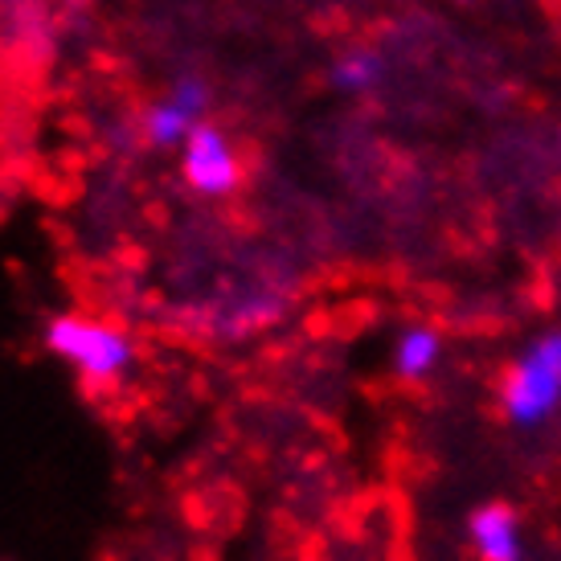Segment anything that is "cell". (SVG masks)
Masks as SVG:
<instances>
[{"label": "cell", "mask_w": 561, "mask_h": 561, "mask_svg": "<svg viewBox=\"0 0 561 561\" xmlns=\"http://www.w3.org/2000/svg\"><path fill=\"white\" fill-rule=\"evenodd\" d=\"M42 344H46L49 357L70 365L91 390L119 386L140 360V348H136V341L127 336L124 328L87 312L49 316L46 328H42Z\"/></svg>", "instance_id": "1"}, {"label": "cell", "mask_w": 561, "mask_h": 561, "mask_svg": "<svg viewBox=\"0 0 561 561\" xmlns=\"http://www.w3.org/2000/svg\"><path fill=\"white\" fill-rule=\"evenodd\" d=\"M504 414L520 426L546 422L561 405V332H546L520 353L504 377Z\"/></svg>", "instance_id": "2"}, {"label": "cell", "mask_w": 561, "mask_h": 561, "mask_svg": "<svg viewBox=\"0 0 561 561\" xmlns=\"http://www.w3.org/2000/svg\"><path fill=\"white\" fill-rule=\"evenodd\" d=\"M181 176L202 197H230L242 185V160L218 124H197L181 144Z\"/></svg>", "instance_id": "3"}, {"label": "cell", "mask_w": 561, "mask_h": 561, "mask_svg": "<svg viewBox=\"0 0 561 561\" xmlns=\"http://www.w3.org/2000/svg\"><path fill=\"white\" fill-rule=\"evenodd\" d=\"M205 111H209V82L202 75H176L169 91L144 111V140L152 148H181L188 131L205 124Z\"/></svg>", "instance_id": "4"}, {"label": "cell", "mask_w": 561, "mask_h": 561, "mask_svg": "<svg viewBox=\"0 0 561 561\" xmlns=\"http://www.w3.org/2000/svg\"><path fill=\"white\" fill-rule=\"evenodd\" d=\"M471 546L483 561H520V520L504 504H483L471 513Z\"/></svg>", "instance_id": "5"}, {"label": "cell", "mask_w": 561, "mask_h": 561, "mask_svg": "<svg viewBox=\"0 0 561 561\" xmlns=\"http://www.w3.org/2000/svg\"><path fill=\"white\" fill-rule=\"evenodd\" d=\"M438 348H443L438 332H431V328H405L398 344H393V369H398V377H405V381L426 377L438 365Z\"/></svg>", "instance_id": "6"}, {"label": "cell", "mask_w": 561, "mask_h": 561, "mask_svg": "<svg viewBox=\"0 0 561 561\" xmlns=\"http://www.w3.org/2000/svg\"><path fill=\"white\" fill-rule=\"evenodd\" d=\"M377 75H381V62H377L374 54H348V58H341L336 62V70H332V82L341 87V91H369L377 82Z\"/></svg>", "instance_id": "7"}]
</instances>
